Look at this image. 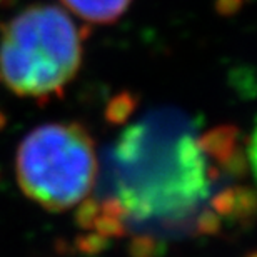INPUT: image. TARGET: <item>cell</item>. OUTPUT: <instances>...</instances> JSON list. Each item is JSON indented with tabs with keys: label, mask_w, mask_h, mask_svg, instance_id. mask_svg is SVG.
<instances>
[{
	"label": "cell",
	"mask_w": 257,
	"mask_h": 257,
	"mask_svg": "<svg viewBox=\"0 0 257 257\" xmlns=\"http://www.w3.org/2000/svg\"><path fill=\"white\" fill-rule=\"evenodd\" d=\"M82 64V34L55 5H32L4 27L0 77L17 95L44 97L62 90Z\"/></svg>",
	"instance_id": "obj_1"
},
{
	"label": "cell",
	"mask_w": 257,
	"mask_h": 257,
	"mask_svg": "<svg viewBox=\"0 0 257 257\" xmlns=\"http://www.w3.org/2000/svg\"><path fill=\"white\" fill-rule=\"evenodd\" d=\"M17 182L30 200L50 212H64L89 197L97 179L94 141L74 122L34 128L20 142Z\"/></svg>",
	"instance_id": "obj_2"
},
{
	"label": "cell",
	"mask_w": 257,
	"mask_h": 257,
	"mask_svg": "<svg viewBox=\"0 0 257 257\" xmlns=\"http://www.w3.org/2000/svg\"><path fill=\"white\" fill-rule=\"evenodd\" d=\"M132 0H62L72 14L90 24H112L120 19Z\"/></svg>",
	"instance_id": "obj_3"
},
{
	"label": "cell",
	"mask_w": 257,
	"mask_h": 257,
	"mask_svg": "<svg viewBox=\"0 0 257 257\" xmlns=\"http://www.w3.org/2000/svg\"><path fill=\"white\" fill-rule=\"evenodd\" d=\"M202 152H209L210 156L217 157L222 164L234 161L235 156V128L232 127H219L204 136L199 142Z\"/></svg>",
	"instance_id": "obj_4"
},
{
	"label": "cell",
	"mask_w": 257,
	"mask_h": 257,
	"mask_svg": "<svg viewBox=\"0 0 257 257\" xmlns=\"http://www.w3.org/2000/svg\"><path fill=\"white\" fill-rule=\"evenodd\" d=\"M134 102L128 95H122L119 99H115L109 107V117L112 120H122L128 115V112L132 110Z\"/></svg>",
	"instance_id": "obj_5"
}]
</instances>
